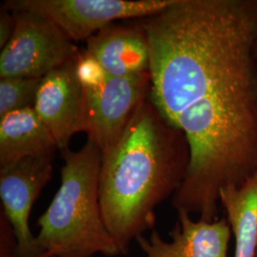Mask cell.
Returning a JSON list of instances; mask_svg holds the SVG:
<instances>
[{"mask_svg": "<svg viewBox=\"0 0 257 257\" xmlns=\"http://www.w3.org/2000/svg\"><path fill=\"white\" fill-rule=\"evenodd\" d=\"M256 257H257V253H256Z\"/></svg>", "mask_w": 257, "mask_h": 257, "instance_id": "16", "label": "cell"}, {"mask_svg": "<svg viewBox=\"0 0 257 257\" xmlns=\"http://www.w3.org/2000/svg\"><path fill=\"white\" fill-rule=\"evenodd\" d=\"M220 204L233 232L234 257H256L257 173L240 186L223 188Z\"/></svg>", "mask_w": 257, "mask_h": 257, "instance_id": "12", "label": "cell"}, {"mask_svg": "<svg viewBox=\"0 0 257 257\" xmlns=\"http://www.w3.org/2000/svg\"><path fill=\"white\" fill-rule=\"evenodd\" d=\"M85 53L110 75L131 76L149 72L147 36L139 23L104 28L87 40Z\"/></svg>", "mask_w": 257, "mask_h": 257, "instance_id": "10", "label": "cell"}, {"mask_svg": "<svg viewBox=\"0 0 257 257\" xmlns=\"http://www.w3.org/2000/svg\"><path fill=\"white\" fill-rule=\"evenodd\" d=\"M42 78H0V117L16 110L34 108Z\"/></svg>", "mask_w": 257, "mask_h": 257, "instance_id": "13", "label": "cell"}, {"mask_svg": "<svg viewBox=\"0 0 257 257\" xmlns=\"http://www.w3.org/2000/svg\"><path fill=\"white\" fill-rule=\"evenodd\" d=\"M254 55H255V57L257 58V44L256 46H255V49H254Z\"/></svg>", "mask_w": 257, "mask_h": 257, "instance_id": "15", "label": "cell"}, {"mask_svg": "<svg viewBox=\"0 0 257 257\" xmlns=\"http://www.w3.org/2000/svg\"><path fill=\"white\" fill-rule=\"evenodd\" d=\"M61 185L38 218L36 235L41 257L121 255L102 215L99 175L102 154L88 139L78 151L61 152Z\"/></svg>", "mask_w": 257, "mask_h": 257, "instance_id": "3", "label": "cell"}, {"mask_svg": "<svg viewBox=\"0 0 257 257\" xmlns=\"http://www.w3.org/2000/svg\"><path fill=\"white\" fill-rule=\"evenodd\" d=\"M77 73L85 94L88 139L102 155L113 147L151 91L150 73L113 76L107 74L85 52L80 53Z\"/></svg>", "mask_w": 257, "mask_h": 257, "instance_id": "4", "label": "cell"}, {"mask_svg": "<svg viewBox=\"0 0 257 257\" xmlns=\"http://www.w3.org/2000/svg\"><path fill=\"white\" fill-rule=\"evenodd\" d=\"M55 139L35 108L0 117V169L31 156H54Z\"/></svg>", "mask_w": 257, "mask_h": 257, "instance_id": "11", "label": "cell"}, {"mask_svg": "<svg viewBox=\"0 0 257 257\" xmlns=\"http://www.w3.org/2000/svg\"><path fill=\"white\" fill-rule=\"evenodd\" d=\"M53 156H31L0 169L1 211L18 242L17 257H41L30 229V213L53 175Z\"/></svg>", "mask_w": 257, "mask_h": 257, "instance_id": "7", "label": "cell"}, {"mask_svg": "<svg viewBox=\"0 0 257 257\" xmlns=\"http://www.w3.org/2000/svg\"><path fill=\"white\" fill-rule=\"evenodd\" d=\"M16 21L14 14L2 6L0 13V48L3 49L14 34Z\"/></svg>", "mask_w": 257, "mask_h": 257, "instance_id": "14", "label": "cell"}, {"mask_svg": "<svg viewBox=\"0 0 257 257\" xmlns=\"http://www.w3.org/2000/svg\"><path fill=\"white\" fill-rule=\"evenodd\" d=\"M16 26L1 49L0 77L42 78L80 52L51 19L32 12H12Z\"/></svg>", "mask_w": 257, "mask_h": 257, "instance_id": "5", "label": "cell"}, {"mask_svg": "<svg viewBox=\"0 0 257 257\" xmlns=\"http://www.w3.org/2000/svg\"><path fill=\"white\" fill-rule=\"evenodd\" d=\"M177 217L170 241H164L156 230L149 238L136 239L146 257H228L231 229L227 218L194 221L184 211H177Z\"/></svg>", "mask_w": 257, "mask_h": 257, "instance_id": "9", "label": "cell"}, {"mask_svg": "<svg viewBox=\"0 0 257 257\" xmlns=\"http://www.w3.org/2000/svg\"><path fill=\"white\" fill-rule=\"evenodd\" d=\"M190 158L185 134L166 119L149 94L117 143L102 155V215L121 255L139 235L154 229L156 207L180 188Z\"/></svg>", "mask_w": 257, "mask_h": 257, "instance_id": "2", "label": "cell"}, {"mask_svg": "<svg viewBox=\"0 0 257 257\" xmlns=\"http://www.w3.org/2000/svg\"><path fill=\"white\" fill-rule=\"evenodd\" d=\"M174 0H7L11 12H32L51 19L73 41L88 40L118 19H145Z\"/></svg>", "mask_w": 257, "mask_h": 257, "instance_id": "6", "label": "cell"}, {"mask_svg": "<svg viewBox=\"0 0 257 257\" xmlns=\"http://www.w3.org/2000/svg\"><path fill=\"white\" fill-rule=\"evenodd\" d=\"M79 55L42 77L34 107L61 152L69 149L75 134L88 133L85 94L77 73Z\"/></svg>", "mask_w": 257, "mask_h": 257, "instance_id": "8", "label": "cell"}, {"mask_svg": "<svg viewBox=\"0 0 257 257\" xmlns=\"http://www.w3.org/2000/svg\"><path fill=\"white\" fill-rule=\"evenodd\" d=\"M138 23L149 44L150 98L173 125L257 62V0H174Z\"/></svg>", "mask_w": 257, "mask_h": 257, "instance_id": "1", "label": "cell"}]
</instances>
